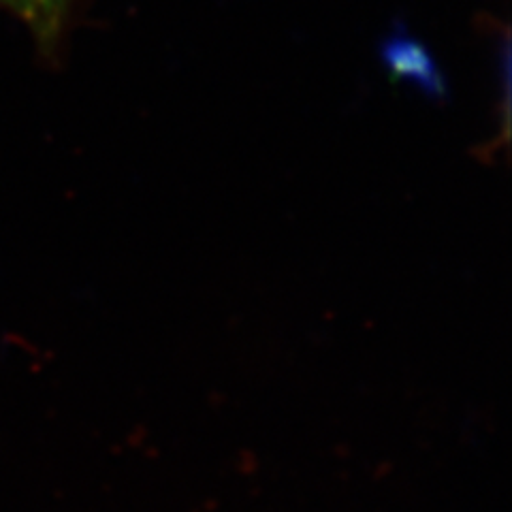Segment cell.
<instances>
[{"label":"cell","mask_w":512,"mask_h":512,"mask_svg":"<svg viewBox=\"0 0 512 512\" xmlns=\"http://www.w3.org/2000/svg\"><path fill=\"white\" fill-rule=\"evenodd\" d=\"M77 0H0V9L18 18L47 60H56L73 20Z\"/></svg>","instance_id":"cell-1"}]
</instances>
